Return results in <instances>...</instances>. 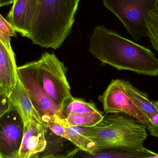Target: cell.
Here are the masks:
<instances>
[{"label": "cell", "instance_id": "10", "mask_svg": "<svg viewBox=\"0 0 158 158\" xmlns=\"http://www.w3.org/2000/svg\"><path fill=\"white\" fill-rule=\"evenodd\" d=\"M47 128L31 121L24 135L18 158H38L47 147Z\"/></svg>", "mask_w": 158, "mask_h": 158}, {"label": "cell", "instance_id": "2", "mask_svg": "<svg viewBox=\"0 0 158 158\" xmlns=\"http://www.w3.org/2000/svg\"><path fill=\"white\" fill-rule=\"evenodd\" d=\"M78 127L83 134L95 143L97 152L121 150L137 154L140 158L157 157L158 154L144 147L148 137L146 126L128 115L111 114L94 127Z\"/></svg>", "mask_w": 158, "mask_h": 158}, {"label": "cell", "instance_id": "23", "mask_svg": "<svg viewBox=\"0 0 158 158\" xmlns=\"http://www.w3.org/2000/svg\"><path fill=\"white\" fill-rule=\"evenodd\" d=\"M157 158H158V156H157Z\"/></svg>", "mask_w": 158, "mask_h": 158}, {"label": "cell", "instance_id": "11", "mask_svg": "<svg viewBox=\"0 0 158 158\" xmlns=\"http://www.w3.org/2000/svg\"><path fill=\"white\" fill-rule=\"evenodd\" d=\"M8 97L11 105L16 109L22 119L24 130L27 128L31 121L36 122L47 128L19 77L15 86Z\"/></svg>", "mask_w": 158, "mask_h": 158}, {"label": "cell", "instance_id": "22", "mask_svg": "<svg viewBox=\"0 0 158 158\" xmlns=\"http://www.w3.org/2000/svg\"><path fill=\"white\" fill-rule=\"evenodd\" d=\"M78 2H80V0H77Z\"/></svg>", "mask_w": 158, "mask_h": 158}, {"label": "cell", "instance_id": "8", "mask_svg": "<svg viewBox=\"0 0 158 158\" xmlns=\"http://www.w3.org/2000/svg\"><path fill=\"white\" fill-rule=\"evenodd\" d=\"M23 135V122L11 105L0 116V158H18Z\"/></svg>", "mask_w": 158, "mask_h": 158}, {"label": "cell", "instance_id": "3", "mask_svg": "<svg viewBox=\"0 0 158 158\" xmlns=\"http://www.w3.org/2000/svg\"><path fill=\"white\" fill-rule=\"evenodd\" d=\"M79 3L77 0H37L28 38L44 48H60L71 32Z\"/></svg>", "mask_w": 158, "mask_h": 158}, {"label": "cell", "instance_id": "14", "mask_svg": "<svg viewBox=\"0 0 158 158\" xmlns=\"http://www.w3.org/2000/svg\"><path fill=\"white\" fill-rule=\"evenodd\" d=\"M66 139L71 142L79 149L89 155H94L97 152L95 143L89 137L83 134L79 130L78 127L71 126L66 122Z\"/></svg>", "mask_w": 158, "mask_h": 158}, {"label": "cell", "instance_id": "6", "mask_svg": "<svg viewBox=\"0 0 158 158\" xmlns=\"http://www.w3.org/2000/svg\"><path fill=\"white\" fill-rule=\"evenodd\" d=\"M18 77L27 89L31 100L41 118L57 115L64 118V114L45 93L41 82L38 61H32L18 67Z\"/></svg>", "mask_w": 158, "mask_h": 158}, {"label": "cell", "instance_id": "17", "mask_svg": "<svg viewBox=\"0 0 158 158\" xmlns=\"http://www.w3.org/2000/svg\"><path fill=\"white\" fill-rule=\"evenodd\" d=\"M148 37L158 53V7L148 12L145 16Z\"/></svg>", "mask_w": 158, "mask_h": 158}, {"label": "cell", "instance_id": "1", "mask_svg": "<svg viewBox=\"0 0 158 158\" xmlns=\"http://www.w3.org/2000/svg\"><path fill=\"white\" fill-rule=\"evenodd\" d=\"M89 51L102 64L140 75H158V59L150 49L104 26L94 28Z\"/></svg>", "mask_w": 158, "mask_h": 158}, {"label": "cell", "instance_id": "9", "mask_svg": "<svg viewBox=\"0 0 158 158\" xmlns=\"http://www.w3.org/2000/svg\"><path fill=\"white\" fill-rule=\"evenodd\" d=\"M37 7V0H15L7 15L16 32L28 38Z\"/></svg>", "mask_w": 158, "mask_h": 158}, {"label": "cell", "instance_id": "19", "mask_svg": "<svg viewBox=\"0 0 158 158\" xmlns=\"http://www.w3.org/2000/svg\"><path fill=\"white\" fill-rule=\"evenodd\" d=\"M146 128L150 135L158 137V111L154 113L149 117Z\"/></svg>", "mask_w": 158, "mask_h": 158}, {"label": "cell", "instance_id": "5", "mask_svg": "<svg viewBox=\"0 0 158 158\" xmlns=\"http://www.w3.org/2000/svg\"><path fill=\"white\" fill-rule=\"evenodd\" d=\"M106 8L121 21L136 41L148 37L145 16L158 7V0H103Z\"/></svg>", "mask_w": 158, "mask_h": 158}, {"label": "cell", "instance_id": "12", "mask_svg": "<svg viewBox=\"0 0 158 158\" xmlns=\"http://www.w3.org/2000/svg\"><path fill=\"white\" fill-rule=\"evenodd\" d=\"M15 54L0 41V90L9 96L15 86L18 78Z\"/></svg>", "mask_w": 158, "mask_h": 158}, {"label": "cell", "instance_id": "7", "mask_svg": "<svg viewBox=\"0 0 158 158\" xmlns=\"http://www.w3.org/2000/svg\"><path fill=\"white\" fill-rule=\"evenodd\" d=\"M98 98L107 114L123 113L147 126L146 118L126 94L123 80H112Z\"/></svg>", "mask_w": 158, "mask_h": 158}, {"label": "cell", "instance_id": "21", "mask_svg": "<svg viewBox=\"0 0 158 158\" xmlns=\"http://www.w3.org/2000/svg\"><path fill=\"white\" fill-rule=\"evenodd\" d=\"M15 0H0V7L13 4Z\"/></svg>", "mask_w": 158, "mask_h": 158}, {"label": "cell", "instance_id": "13", "mask_svg": "<svg viewBox=\"0 0 158 158\" xmlns=\"http://www.w3.org/2000/svg\"><path fill=\"white\" fill-rule=\"evenodd\" d=\"M123 83L127 95L142 112L148 122L151 115L158 111V101L150 100L147 94L136 89L129 82L123 80Z\"/></svg>", "mask_w": 158, "mask_h": 158}, {"label": "cell", "instance_id": "15", "mask_svg": "<svg viewBox=\"0 0 158 158\" xmlns=\"http://www.w3.org/2000/svg\"><path fill=\"white\" fill-rule=\"evenodd\" d=\"M104 118L102 112L98 110L87 114L70 113L65 117L64 120L71 126L91 128L98 124Z\"/></svg>", "mask_w": 158, "mask_h": 158}, {"label": "cell", "instance_id": "16", "mask_svg": "<svg viewBox=\"0 0 158 158\" xmlns=\"http://www.w3.org/2000/svg\"><path fill=\"white\" fill-rule=\"evenodd\" d=\"M95 105L93 103H88L81 98L73 97L67 105L64 111L65 117L70 113L87 114L98 111Z\"/></svg>", "mask_w": 158, "mask_h": 158}, {"label": "cell", "instance_id": "18", "mask_svg": "<svg viewBox=\"0 0 158 158\" xmlns=\"http://www.w3.org/2000/svg\"><path fill=\"white\" fill-rule=\"evenodd\" d=\"M14 27L10 22L0 14V41L10 51H12L11 40L12 37H17Z\"/></svg>", "mask_w": 158, "mask_h": 158}, {"label": "cell", "instance_id": "20", "mask_svg": "<svg viewBox=\"0 0 158 158\" xmlns=\"http://www.w3.org/2000/svg\"><path fill=\"white\" fill-rule=\"evenodd\" d=\"M11 104L7 95L0 90V116L9 110Z\"/></svg>", "mask_w": 158, "mask_h": 158}, {"label": "cell", "instance_id": "4", "mask_svg": "<svg viewBox=\"0 0 158 158\" xmlns=\"http://www.w3.org/2000/svg\"><path fill=\"white\" fill-rule=\"evenodd\" d=\"M38 65L44 92L64 114L67 105L74 97L67 78L66 67L54 53L48 52L43 54Z\"/></svg>", "mask_w": 158, "mask_h": 158}]
</instances>
